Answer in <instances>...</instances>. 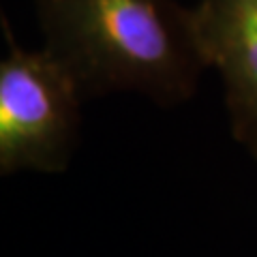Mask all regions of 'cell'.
Here are the masks:
<instances>
[{
  "instance_id": "1",
  "label": "cell",
  "mask_w": 257,
  "mask_h": 257,
  "mask_svg": "<svg viewBox=\"0 0 257 257\" xmlns=\"http://www.w3.org/2000/svg\"><path fill=\"white\" fill-rule=\"evenodd\" d=\"M45 50L86 99L135 92L161 107L195 94L208 60L193 7L176 0H35Z\"/></svg>"
},
{
  "instance_id": "3",
  "label": "cell",
  "mask_w": 257,
  "mask_h": 257,
  "mask_svg": "<svg viewBox=\"0 0 257 257\" xmlns=\"http://www.w3.org/2000/svg\"><path fill=\"white\" fill-rule=\"evenodd\" d=\"M193 18L208 67L223 77L231 138L257 161V0H199Z\"/></svg>"
},
{
  "instance_id": "2",
  "label": "cell",
  "mask_w": 257,
  "mask_h": 257,
  "mask_svg": "<svg viewBox=\"0 0 257 257\" xmlns=\"http://www.w3.org/2000/svg\"><path fill=\"white\" fill-rule=\"evenodd\" d=\"M7 41L9 54L0 62V176L60 174L79 146L86 96L45 47L22 50L9 28Z\"/></svg>"
}]
</instances>
